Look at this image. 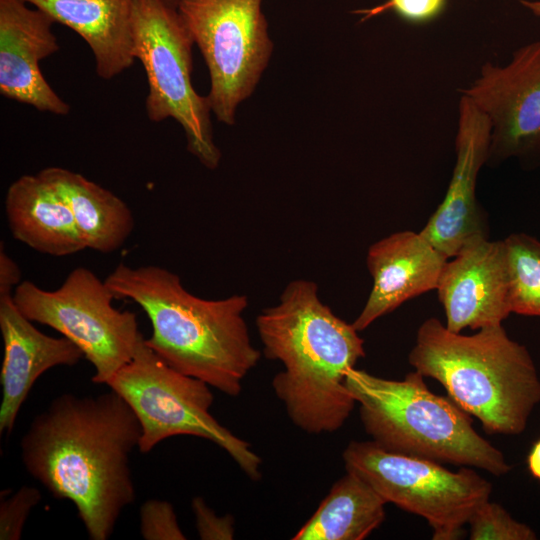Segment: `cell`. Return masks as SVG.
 I'll return each instance as SVG.
<instances>
[{
	"label": "cell",
	"instance_id": "cell-18",
	"mask_svg": "<svg viewBox=\"0 0 540 540\" xmlns=\"http://www.w3.org/2000/svg\"><path fill=\"white\" fill-rule=\"evenodd\" d=\"M25 1L86 41L94 55L100 78L112 79L134 64V0Z\"/></svg>",
	"mask_w": 540,
	"mask_h": 540
},
{
	"label": "cell",
	"instance_id": "cell-27",
	"mask_svg": "<svg viewBox=\"0 0 540 540\" xmlns=\"http://www.w3.org/2000/svg\"><path fill=\"white\" fill-rule=\"evenodd\" d=\"M21 283V270L7 254L3 244L0 247V296L13 295V289Z\"/></svg>",
	"mask_w": 540,
	"mask_h": 540
},
{
	"label": "cell",
	"instance_id": "cell-9",
	"mask_svg": "<svg viewBox=\"0 0 540 540\" xmlns=\"http://www.w3.org/2000/svg\"><path fill=\"white\" fill-rule=\"evenodd\" d=\"M113 299L105 280L86 267L74 268L55 290L26 280L13 292L25 317L53 328L79 347L95 369V384H107L144 338L136 314L115 308Z\"/></svg>",
	"mask_w": 540,
	"mask_h": 540
},
{
	"label": "cell",
	"instance_id": "cell-5",
	"mask_svg": "<svg viewBox=\"0 0 540 540\" xmlns=\"http://www.w3.org/2000/svg\"><path fill=\"white\" fill-rule=\"evenodd\" d=\"M346 386L366 433L382 448L495 476L511 470L504 454L474 429L471 415L430 391L419 372L390 380L352 368Z\"/></svg>",
	"mask_w": 540,
	"mask_h": 540
},
{
	"label": "cell",
	"instance_id": "cell-29",
	"mask_svg": "<svg viewBox=\"0 0 540 540\" xmlns=\"http://www.w3.org/2000/svg\"><path fill=\"white\" fill-rule=\"evenodd\" d=\"M519 3L533 15L540 18V0H520Z\"/></svg>",
	"mask_w": 540,
	"mask_h": 540
},
{
	"label": "cell",
	"instance_id": "cell-2",
	"mask_svg": "<svg viewBox=\"0 0 540 540\" xmlns=\"http://www.w3.org/2000/svg\"><path fill=\"white\" fill-rule=\"evenodd\" d=\"M256 326L265 357L283 365L272 388L292 423L308 434L340 429L356 405L346 374L365 356L359 331L335 315L318 285L306 279L288 283Z\"/></svg>",
	"mask_w": 540,
	"mask_h": 540
},
{
	"label": "cell",
	"instance_id": "cell-3",
	"mask_svg": "<svg viewBox=\"0 0 540 540\" xmlns=\"http://www.w3.org/2000/svg\"><path fill=\"white\" fill-rule=\"evenodd\" d=\"M105 282L115 298L129 299L146 313L152 333L145 343L166 364L226 395L240 394L261 356L243 316L246 295L203 299L187 291L177 274L156 265L120 263Z\"/></svg>",
	"mask_w": 540,
	"mask_h": 540
},
{
	"label": "cell",
	"instance_id": "cell-25",
	"mask_svg": "<svg viewBox=\"0 0 540 540\" xmlns=\"http://www.w3.org/2000/svg\"><path fill=\"white\" fill-rule=\"evenodd\" d=\"M41 499V492L30 486L21 487L0 504V540H19L24 524L34 506Z\"/></svg>",
	"mask_w": 540,
	"mask_h": 540
},
{
	"label": "cell",
	"instance_id": "cell-17",
	"mask_svg": "<svg viewBox=\"0 0 540 540\" xmlns=\"http://www.w3.org/2000/svg\"><path fill=\"white\" fill-rule=\"evenodd\" d=\"M4 209L13 237L40 253L61 257L87 248L69 205L40 173L12 182Z\"/></svg>",
	"mask_w": 540,
	"mask_h": 540
},
{
	"label": "cell",
	"instance_id": "cell-22",
	"mask_svg": "<svg viewBox=\"0 0 540 540\" xmlns=\"http://www.w3.org/2000/svg\"><path fill=\"white\" fill-rule=\"evenodd\" d=\"M471 540H534L536 533L528 525L514 519L501 505L490 500L481 504L471 515Z\"/></svg>",
	"mask_w": 540,
	"mask_h": 540
},
{
	"label": "cell",
	"instance_id": "cell-13",
	"mask_svg": "<svg viewBox=\"0 0 540 540\" xmlns=\"http://www.w3.org/2000/svg\"><path fill=\"white\" fill-rule=\"evenodd\" d=\"M445 263L437 285L448 330L501 325L511 313L504 240L476 236Z\"/></svg>",
	"mask_w": 540,
	"mask_h": 540
},
{
	"label": "cell",
	"instance_id": "cell-15",
	"mask_svg": "<svg viewBox=\"0 0 540 540\" xmlns=\"http://www.w3.org/2000/svg\"><path fill=\"white\" fill-rule=\"evenodd\" d=\"M447 260L420 232H395L372 244L366 264L373 285L354 328L360 332L404 302L436 289Z\"/></svg>",
	"mask_w": 540,
	"mask_h": 540
},
{
	"label": "cell",
	"instance_id": "cell-23",
	"mask_svg": "<svg viewBox=\"0 0 540 540\" xmlns=\"http://www.w3.org/2000/svg\"><path fill=\"white\" fill-rule=\"evenodd\" d=\"M140 534L145 540H185L174 507L163 500L150 499L140 507Z\"/></svg>",
	"mask_w": 540,
	"mask_h": 540
},
{
	"label": "cell",
	"instance_id": "cell-26",
	"mask_svg": "<svg viewBox=\"0 0 540 540\" xmlns=\"http://www.w3.org/2000/svg\"><path fill=\"white\" fill-rule=\"evenodd\" d=\"M196 530L202 540H231L234 536V519L230 514L219 517L208 507L202 497L192 499Z\"/></svg>",
	"mask_w": 540,
	"mask_h": 540
},
{
	"label": "cell",
	"instance_id": "cell-16",
	"mask_svg": "<svg viewBox=\"0 0 540 540\" xmlns=\"http://www.w3.org/2000/svg\"><path fill=\"white\" fill-rule=\"evenodd\" d=\"M0 331L4 356L0 372V434L9 435L35 381L57 366H74L82 351L64 336L37 329L17 308L13 295L0 296Z\"/></svg>",
	"mask_w": 540,
	"mask_h": 540
},
{
	"label": "cell",
	"instance_id": "cell-20",
	"mask_svg": "<svg viewBox=\"0 0 540 540\" xmlns=\"http://www.w3.org/2000/svg\"><path fill=\"white\" fill-rule=\"evenodd\" d=\"M386 504L365 480L347 471L292 539L362 540L382 524Z\"/></svg>",
	"mask_w": 540,
	"mask_h": 540
},
{
	"label": "cell",
	"instance_id": "cell-30",
	"mask_svg": "<svg viewBox=\"0 0 540 540\" xmlns=\"http://www.w3.org/2000/svg\"><path fill=\"white\" fill-rule=\"evenodd\" d=\"M166 1L176 6V3L178 0H166Z\"/></svg>",
	"mask_w": 540,
	"mask_h": 540
},
{
	"label": "cell",
	"instance_id": "cell-7",
	"mask_svg": "<svg viewBox=\"0 0 540 540\" xmlns=\"http://www.w3.org/2000/svg\"><path fill=\"white\" fill-rule=\"evenodd\" d=\"M134 55L146 72L145 108L153 122L175 119L188 151L208 169L218 167L221 152L213 140L210 105L191 82L194 41L175 5L166 0H134Z\"/></svg>",
	"mask_w": 540,
	"mask_h": 540
},
{
	"label": "cell",
	"instance_id": "cell-12",
	"mask_svg": "<svg viewBox=\"0 0 540 540\" xmlns=\"http://www.w3.org/2000/svg\"><path fill=\"white\" fill-rule=\"evenodd\" d=\"M490 141V120L461 94L452 177L444 199L420 231L448 259L470 239L488 236L485 214L476 198V183L481 167L487 164Z\"/></svg>",
	"mask_w": 540,
	"mask_h": 540
},
{
	"label": "cell",
	"instance_id": "cell-21",
	"mask_svg": "<svg viewBox=\"0 0 540 540\" xmlns=\"http://www.w3.org/2000/svg\"><path fill=\"white\" fill-rule=\"evenodd\" d=\"M511 313L540 317V241L525 233L503 239Z\"/></svg>",
	"mask_w": 540,
	"mask_h": 540
},
{
	"label": "cell",
	"instance_id": "cell-10",
	"mask_svg": "<svg viewBox=\"0 0 540 540\" xmlns=\"http://www.w3.org/2000/svg\"><path fill=\"white\" fill-rule=\"evenodd\" d=\"M262 0H178L177 11L210 75L207 99L217 120L235 123L239 104L254 91L273 44Z\"/></svg>",
	"mask_w": 540,
	"mask_h": 540
},
{
	"label": "cell",
	"instance_id": "cell-1",
	"mask_svg": "<svg viewBox=\"0 0 540 540\" xmlns=\"http://www.w3.org/2000/svg\"><path fill=\"white\" fill-rule=\"evenodd\" d=\"M141 424L117 392L64 393L36 415L20 441L26 471L71 501L91 540H107L136 498L129 457Z\"/></svg>",
	"mask_w": 540,
	"mask_h": 540
},
{
	"label": "cell",
	"instance_id": "cell-11",
	"mask_svg": "<svg viewBox=\"0 0 540 540\" xmlns=\"http://www.w3.org/2000/svg\"><path fill=\"white\" fill-rule=\"evenodd\" d=\"M460 92L490 120L488 164H540V40L519 47L504 66L486 61Z\"/></svg>",
	"mask_w": 540,
	"mask_h": 540
},
{
	"label": "cell",
	"instance_id": "cell-24",
	"mask_svg": "<svg viewBox=\"0 0 540 540\" xmlns=\"http://www.w3.org/2000/svg\"><path fill=\"white\" fill-rule=\"evenodd\" d=\"M448 0H387L369 9L356 10L361 22L392 11L403 21L413 25H423L439 18L446 10Z\"/></svg>",
	"mask_w": 540,
	"mask_h": 540
},
{
	"label": "cell",
	"instance_id": "cell-28",
	"mask_svg": "<svg viewBox=\"0 0 540 540\" xmlns=\"http://www.w3.org/2000/svg\"><path fill=\"white\" fill-rule=\"evenodd\" d=\"M527 466L530 474L540 480V439L537 440L527 456Z\"/></svg>",
	"mask_w": 540,
	"mask_h": 540
},
{
	"label": "cell",
	"instance_id": "cell-4",
	"mask_svg": "<svg viewBox=\"0 0 540 540\" xmlns=\"http://www.w3.org/2000/svg\"><path fill=\"white\" fill-rule=\"evenodd\" d=\"M408 361L422 376L438 381L488 434H521L540 402L533 359L502 324L463 335L428 318L418 328Z\"/></svg>",
	"mask_w": 540,
	"mask_h": 540
},
{
	"label": "cell",
	"instance_id": "cell-6",
	"mask_svg": "<svg viewBox=\"0 0 540 540\" xmlns=\"http://www.w3.org/2000/svg\"><path fill=\"white\" fill-rule=\"evenodd\" d=\"M106 385L137 416L142 428L140 452L148 453L172 436L200 437L225 450L251 480L261 479V458L210 413L211 386L170 367L146 345L145 338Z\"/></svg>",
	"mask_w": 540,
	"mask_h": 540
},
{
	"label": "cell",
	"instance_id": "cell-8",
	"mask_svg": "<svg viewBox=\"0 0 540 540\" xmlns=\"http://www.w3.org/2000/svg\"><path fill=\"white\" fill-rule=\"evenodd\" d=\"M346 471L365 480L387 503L424 518L434 540H457L473 512L488 501L491 483L471 467L451 471L441 463L386 450L374 441H351Z\"/></svg>",
	"mask_w": 540,
	"mask_h": 540
},
{
	"label": "cell",
	"instance_id": "cell-14",
	"mask_svg": "<svg viewBox=\"0 0 540 540\" xmlns=\"http://www.w3.org/2000/svg\"><path fill=\"white\" fill-rule=\"evenodd\" d=\"M25 0H0V93L39 111L67 115L70 106L52 89L39 62L59 50L54 20Z\"/></svg>",
	"mask_w": 540,
	"mask_h": 540
},
{
	"label": "cell",
	"instance_id": "cell-19",
	"mask_svg": "<svg viewBox=\"0 0 540 540\" xmlns=\"http://www.w3.org/2000/svg\"><path fill=\"white\" fill-rule=\"evenodd\" d=\"M39 173L69 205L87 248L108 254L123 246L133 232L135 220L121 198L62 167H47Z\"/></svg>",
	"mask_w": 540,
	"mask_h": 540
}]
</instances>
